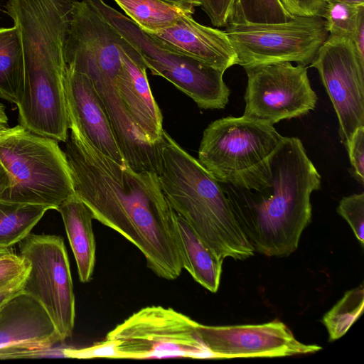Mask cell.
Instances as JSON below:
<instances>
[{"label":"cell","instance_id":"6da1fadb","mask_svg":"<svg viewBox=\"0 0 364 364\" xmlns=\"http://www.w3.org/2000/svg\"><path fill=\"white\" fill-rule=\"evenodd\" d=\"M65 142L75 194L94 219L134 245L157 276L178 278L183 267L177 215L162 191L158 173L118 164L74 129Z\"/></svg>","mask_w":364,"mask_h":364},{"label":"cell","instance_id":"7a4b0ae2","mask_svg":"<svg viewBox=\"0 0 364 364\" xmlns=\"http://www.w3.org/2000/svg\"><path fill=\"white\" fill-rule=\"evenodd\" d=\"M321 177L298 137L284 136L271 159V182L256 191L221 184L235 218L255 252L287 257L311 220V195Z\"/></svg>","mask_w":364,"mask_h":364},{"label":"cell","instance_id":"3957f363","mask_svg":"<svg viewBox=\"0 0 364 364\" xmlns=\"http://www.w3.org/2000/svg\"><path fill=\"white\" fill-rule=\"evenodd\" d=\"M158 176L175 213L220 260L245 259L255 250L240 228L219 183L164 131L158 145Z\"/></svg>","mask_w":364,"mask_h":364},{"label":"cell","instance_id":"277c9868","mask_svg":"<svg viewBox=\"0 0 364 364\" xmlns=\"http://www.w3.org/2000/svg\"><path fill=\"white\" fill-rule=\"evenodd\" d=\"M284 137L243 115L223 117L203 131L198 160L221 184L258 191L271 182V159Z\"/></svg>","mask_w":364,"mask_h":364},{"label":"cell","instance_id":"5b68a950","mask_svg":"<svg viewBox=\"0 0 364 364\" xmlns=\"http://www.w3.org/2000/svg\"><path fill=\"white\" fill-rule=\"evenodd\" d=\"M58 142L21 125L0 140V161L11 179L0 200L57 210L75 194L69 164Z\"/></svg>","mask_w":364,"mask_h":364},{"label":"cell","instance_id":"8992f818","mask_svg":"<svg viewBox=\"0 0 364 364\" xmlns=\"http://www.w3.org/2000/svg\"><path fill=\"white\" fill-rule=\"evenodd\" d=\"M86 1L139 54L153 75L167 80L201 109L225 107L230 90L225 72L170 49L104 0Z\"/></svg>","mask_w":364,"mask_h":364},{"label":"cell","instance_id":"52a82bcc","mask_svg":"<svg viewBox=\"0 0 364 364\" xmlns=\"http://www.w3.org/2000/svg\"><path fill=\"white\" fill-rule=\"evenodd\" d=\"M198 326L171 308L151 306L134 313L110 331L105 340L112 347L113 358L213 359Z\"/></svg>","mask_w":364,"mask_h":364},{"label":"cell","instance_id":"ba28073f","mask_svg":"<svg viewBox=\"0 0 364 364\" xmlns=\"http://www.w3.org/2000/svg\"><path fill=\"white\" fill-rule=\"evenodd\" d=\"M225 28L238 65L244 68L285 62L306 66L329 35L321 16H294L284 23Z\"/></svg>","mask_w":364,"mask_h":364},{"label":"cell","instance_id":"9c48e42d","mask_svg":"<svg viewBox=\"0 0 364 364\" xmlns=\"http://www.w3.org/2000/svg\"><path fill=\"white\" fill-rule=\"evenodd\" d=\"M19 255L30 268L22 291L46 309L60 337H71L75 299L70 263L62 237L29 234L19 242Z\"/></svg>","mask_w":364,"mask_h":364},{"label":"cell","instance_id":"30bf717a","mask_svg":"<svg viewBox=\"0 0 364 364\" xmlns=\"http://www.w3.org/2000/svg\"><path fill=\"white\" fill-rule=\"evenodd\" d=\"M244 69L247 76L244 117L274 125L315 108L317 95L306 66L285 62Z\"/></svg>","mask_w":364,"mask_h":364},{"label":"cell","instance_id":"8fae6325","mask_svg":"<svg viewBox=\"0 0 364 364\" xmlns=\"http://www.w3.org/2000/svg\"><path fill=\"white\" fill-rule=\"evenodd\" d=\"M310 65L333 104L347 149L356 129L364 127V62L350 39L328 35Z\"/></svg>","mask_w":364,"mask_h":364},{"label":"cell","instance_id":"7c38bea8","mask_svg":"<svg viewBox=\"0 0 364 364\" xmlns=\"http://www.w3.org/2000/svg\"><path fill=\"white\" fill-rule=\"evenodd\" d=\"M198 332L213 359L286 357L314 353L322 348L298 341L277 319L260 324L199 323Z\"/></svg>","mask_w":364,"mask_h":364},{"label":"cell","instance_id":"4fadbf2b","mask_svg":"<svg viewBox=\"0 0 364 364\" xmlns=\"http://www.w3.org/2000/svg\"><path fill=\"white\" fill-rule=\"evenodd\" d=\"M60 337L46 309L22 291L0 306V359L46 356Z\"/></svg>","mask_w":364,"mask_h":364},{"label":"cell","instance_id":"5bb4252c","mask_svg":"<svg viewBox=\"0 0 364 364\" xmlns=\"http://www.w3.org/2000/svg\"><path fill=\"white\" fill-rule=\"evenodd\" d=\"M69 129L118 164H127L106 110L90 77L67 66L64 80Z\"/></svg>","mask_w":364,"mask_h":364},{"label":"cell","instance_id":"9a60e30c","mask_svg":"<svg viewBox=\"0 0 364 364\" xmlns=\"http://www.w3.org/2000/svg\"><path fill=\"white\" fill-rule=\"evenodd\" d=\"M121 59L117 82L121 99L144 140L158 147L164 131L163 117L149 84L146 67L127 41L121 48Z\"/></svg>","mask_w":364,"mask_h":364},{"label":"cell","instance_id":"2e32d148","mask_svg":"<svg viewBox=\"0 0 364 364\" xmlns=\"http://www.w3.org/2000/svg\"><path fill=\"white\" fill-rule=\"evenodd\" d=\"M147 33L170 49L223 72L238 65L225 31L200 24L191 14L170 27Z\"/></svg>","mask_w":364,"mask_h":364},{"label":"cell","instance_id":"e0dca14e","mask_svg":"<svg viewBox=\"0 0 364 364\" xmlns=\"http://www.w3.org/2000/svg\"><path fill=\"white\" fill-rule=\"evenodd\" d=\"M63 219L73 252L79 279L91 280L95 264L96 243L92 230L93 215L88 206L75 194L63 202L57 210Z\"/></svg>","mask_w":364,"mask_h":364},{"label":"cell","instance_id":"ac0fdd59","mask_svg":"<svg viewBox=\"0 0 364 364\" xmlns=\"http://www.w3.org/2000/svg\"><path fill=\"white\" fill-rule=\"evenodd\" d=\"M177 215V214H176ZM177 226L183 267L193 279L210 292L218 291L223 261L218 259L201 241L191 226L177 215Z\"/></svg>","mask_w":364,"mask_h":364},{"label":"cell","instance_id":"d6986e66","mask_svg":"<svg viewBox=\"0 0 364 364\" xmlns=\"http://www.w3.org/2000/svg\"><path fill=\"white\" fill-rule=\"evenodd\" d=\"M137 26L146 33L171 26L195 9L169 0H114Z\"/></svg>","mask_w":364,"mask_h":364},{"label":"cell","instance_id":"ffe728a7","mask_svg":"<svg viewBox=\"0 0 364 364\" xmlns=\"http://www.w3.org/2000/svg\"><path fill=\"white\" fill-rule=\"evenodd\" d=\"M23 55L18 29L0 28V98L18 104L23 87Z\"/></svg>","mask_w":364,"mask_h":364},{"label":"cell","instance_id":"44dd1931","mask_svg":"<svg viewBox=\"0 0 364 364\" xmlns=\"http://www.w3.org/2000/svg\"><path fill=\"white\" fill-rule=\"evenodd\" d=\"M47 210L42 205L0 200V248L9 249L23 240Z\"/></svg>","mask_w":364,"mask_h":364},{"label":"cell","instance_id":"7402d4cb","mask_svg":"<svg viewBox=\"0 0 364 364\" xmlns=\"http://www.w3.org/2000/svg\"><path fill=\"white\" fill-rule=\"evenodd\" d=\"M364 309L363 284L345 292L343 297L327 311L322 323L328 333L329 341H336L349 330Z\"/></svg>","mask_w":364,"mask_h":364},{"label":"cell","instance_id":"603a6c76","mask_svg":"<svg viewBox=\"0 0 364 364\" xmlns=\"http://www.w3.org/2000/svg\"><path fill=\"white\" fill-rule=\"evenodd\" d=\"M292 17L279 0H235L228 24L280 23Z\"/></svg>","mask_w":364,"mask_h":364},{"label":"cell","instance_id":"cb8c5ba5","mask_svg":"<svg viewBox=\"0 0 364 364\" xmlns=\"http://www.w3.org/2000/svg\"><path fill=\"white\" fill-rule=\"evenodd\" d=\"M323 18L329 35L351 40L360 23L364 21V4L326 3Z\"/></svg>","mask_w":364,"mask_h":364},{"label":"cell","instance_id":"d4e9b609","mask_svg":"<svg viewBox=\"0 0 364 364\" xmlns=\"http://www.w3.org/2000/svg\"><path fill=\"white\" fill-rule=\"evenodd\" d=\"M338 213L348 223L360 245H364V193H354L341 198Z\"/></svg>","mask_w":364,"mask_h":364},{"label":"cell","instance_id":"484cf974","mask_svg":"<svg viewBox=\"0 0 364 364\" xmlns=\"http://www.w3.org/2000/svg\"><path fill=\"white\" fill-rule=\"evenodd\" d=\"M29 268L28 261L20 255L11 252L0 257V287L26 274Z\"/></svg>","mask_w":364,"mask_h":364},{"label":"cell","instance_id":"4316f807","mask_svg":"<svg viewBox=\"0 0 364 364\" xmlns=\"http://www.w3.org/2000/svg\"><path fill=\"white\" fill-rule=\"evenodd\" d=\"M213 26L225 27L230 22L235 0H196Z\"/></svg>","mask_w":364,"mask_h":364},{"label":"cell","instance_id":"83f0119b","mask_svg":"<svg viewBox=\"0 0 364 364\" xmlns=\"http://www.w3.org/2000/svg\"><path fill=\"white\" fill-rule=\"evenodd\" d=\"M350 164L356 179L363 185L364 182V127L354 132L346 149Z\"/></svg>","mask_w":364,"mask_h":364},{"label":"cell","instance_id":"f1b7e54d","mask_svg":"<svg viewBox=\"0 0 364 364\" xmlns=\"http://www.w3.org/2000/svg\"><path fill=\"white\" fill-rule=\"evenodd\" d=\"M292 16H321L323 18L326 3L323 0H279Z\"/></svg>","mask_w":364,"mask_h":364},{"label":"cell","instance_id":"f546056e","mask_svg":"<svg viewBox=\"0 0 364 364\" xmlns=\"http://www.w3.org/2000/svg\"><path fill=\"white\" fill-rule=\"evenodd\" d=\"M27 274L17 278L10 284L0 287V306L22 291Z\"/></svg>","mask_w":364,"mask_h":364},{"label":"cell","instance_id":"4dcf8cb0","mask_svg":"<svg viewBox=\"0 0 364 364\" xmlns=\"http://www.w3.org/2000/svg\"><path fill=\"white\" fill-rule=\"evenodd\" d=\"M19 127L20 124L14 127H9L5 107L0 102V140L16 132Z\"/></svg>","mask_w":364,"mask_h":364},{"label":"cell","instance_id":"1f68e13d","mask_svg":"<svg viewBox=\"0 0 364 364\" xmlns=\"http://www.w3.org/2000/svg\"><path fill=\"white\" fill-rule=\"evenodd\" d=\"M11 183L9 173L0 161V196L10 186Z\"/></svg>","mask_w":364,"mask_h":364},{"label":"cell","instance_id":"d6a6232c","mask_svg":"<svg viewBox=\"0 0 364 364\" xmlns=\"http://www.w3.org/2000/svg\"><path fill=\"white\" fill-rule=\"evenodd\" d=\"M186 6H189L191 8H196L199 6V3L196 0H169Z\"/></svg>","mask_w":364,"mask_h":364},{"label":"cell","instance_id":"836d02e7","mask_svg":"<svg viewBox=\"0 0 364 364\" xmlns=\"http://www.w3.org/2000/svg\"><path fill=\"white\" fill-rule=\"evenodd\" d=\"M326 3L329 2H343L350 4L362 5L364 4V0H323Z\"/></svg>","mask_w":364,"mask_h":364},{"label":"cell","instance_id":"e575fe53","mask_svg":"<svg viewBox=\"0 0 364 364\" xmlns=\"http://www.w3.org/2000/svg\"><path fill=\"white\" fill-rule=\"evenodd\" d=\"M11 251L9 250V249H6V248H0V257L4 255H6L9 252H11Z\"/></svg>","mask_w":364,"mask_h":364}]
</instances>
